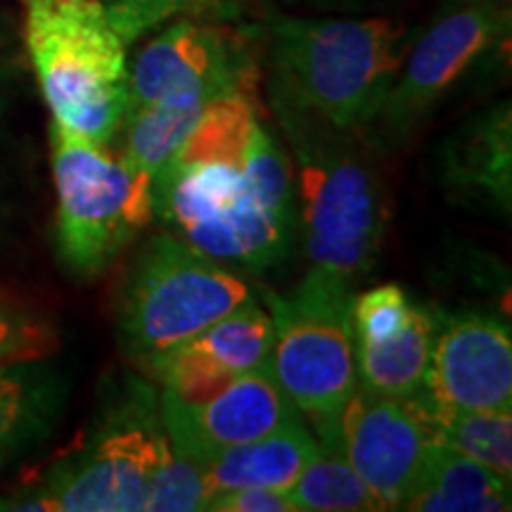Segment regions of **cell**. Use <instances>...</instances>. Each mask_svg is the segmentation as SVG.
<instances>
[{
  "label": "cell",
  "instance_id": "1",
  "mask_svg": "<svg viewBox=\"0 0 512 512\" xmlns=\"http://www.w3.org/2000/svg\"><path fill=\"white\" fill-rule=\"evenodd\" d=\"M152 219L221 264L261 271L285 259L297 233L292 164L254 91L209 102L152 178Z\"/></svg>",
  "mask_w": 512,
  "mask_h": 512
},
{
  "label": "cell",
  "instance_id": "2",
  "mask_svg": "<svg viewBox=\"0 0 512 512\" xmlns=\"http://www.w3.org/2000/svg\"><path fill=\"white\" fill-rule=\"evenodd\" d=\"M418 31L387 17L268 22L271 100L342 131L373 124Z\"/></svg>",
  "mask_w": 512,
  "mask_h": 512
},
{
  "label": "cell",
  "instance_id": "3",
  "mask_svg": "<svg viewBox=\"0 0 512 512\" xmlns=\"http://www.w3.org/2000/svg\"><path fill=\"white\" fill-rule=\"evenodd\" d=\"M294 155L297 230L311 264L344 280L373 266L387 207L368 147L358 131H342L297 107L271 100Z\"/></svg>",
  "mask_w": 512,
  "mask_h": 512
},
{
  "label": "cell",
  "instance_id": "4",
  "mask_svg": "<svg viewBox=\"0 0 512 512\" xmlns=\"http://www.w3.org/2000/svg\"><path fill=\"white\" fill-rule=\"evenodd\" d=\"M27 48L53 124L98 145L128 107V43L102 0H27Z\"/></svg>",
  "mask_w": 512,
  "mask_h": 512
},
{
  "label": "cell",
  "instance_id": "5",
  "mask_svg": "<svg viewBox=\"0 0 512 512\" xmlns=\"http://www.w3.org/2000/svg\"><path fill=\"white\" fill-rule=\"evenodd\" d=\"M169 448L159 394L138 377L100 413L98 425L74 456L57 463L41 489L12 510L57 512H138L159 460Z\"/></svg>",
  "mask_w": 512,
  "mask_h": 512
},
{
  "label": "cell",
  "instance_id": "6",
  "mask_svg": "<svg viewBox=\"0 0 512 512\" xmlns=\"http://www.w3.org/2000/svg\"><path fill=\"white\" fill-rule=\"evenodd\" d=\"M252 299L245 280L174 235H152L121 290L119 339L128 358L176 347Z\"/></svg>",
  "mask_w": 512,
  "mask_h": 512
},
{
  "label": "cell",
  "instance_id": "7",
  "mask_svg": "<svg viewBox=\"0 0 512 512\" xmlns=\"http://www.w3.org/2000/svg\"><path fill=\"white\" fill-rule=\"evenodd\" d=\"M57 190V247L79 275L112 264L152 219V181L107 150L50 124Z\"/></svg>",
  "mask_w": 512,
  "mask_h": 512
},
{
  "label": "cell",
  "instance_id": "8",
  "mask_svg": "<svg viewBox=\"0 0 512 512\" xmlns=\"http://www.w3.org/2000/svg\"><path fill=\"white\" fill-rule=\"evenodd\" d=\"M271 366L302 415L323 422L354 394V292L351 280L313 266L285 297H268Z\"/></svg>",
  "mask_w": 512,
  "mask_h": 512
},
{
  "label": "cell",
  "instance_id": "9",
  "mask_svg": "<svg viewBox=\"0 0 512 512\" xmlns=\"http://www.w3.org/2000/svg\"><path fill=\"white\" fill-rule=\"evenodd\" d=\"M510 36V5H448L415 36L392 91L373 124L387 140H403L437 102Z\"/></svg>",
  "mask_w": 512,
  "mask_h": 512
},
{
  "label": "cell",
  "instance_id": "10",
  "mask_svg": "<svg viewBox=\"0 0 512 512\" xmlns=\"http://www.w3.org/2000/svg\"><path fill=\"white\" fill-rule=\"evenodd\" d=\"M320 444L342 451L384 510H401L425 472L437 437L413 399L354 389L332 418L316 422Z\"/></svg>",
  "mask_w": 512,
  "mask_h": 512
},
{
  "label": "cell",
  "instance_id": "11",
  "mask_svg": "<svg viewBox=\"0 0 512 512\" xmlns=\"http://www.w3.org/2000/svg\"><path fill=\"white\" fill-rule=\"evenodd\" d=\"M254 64L230 29L183 17L143 48L128 67L126 112L181 93L219 98L254 91Z\"/></svg>",
  "mask_w": 512,
  "mask_h": 512
},
{
  "label": "cell",
  "instance_id": "12",
  "mask_svg": "<svg viewBox=\"0 0 512 512\" xmlns=\"http://www.w3.org/2000/svg\"><path fill=\"white\" fill-rule=\"evenodd\" d=\"M166 439L178 456L209 463L228 448L266 437L302 418L283 392L271 361L240 375L202 401H183L159 392Z\"/></svg>",
  "mask_w": 512,
  "mask_h": 512
},
{
  "label": "cell",
  "instance_id": "13",
  "mask_svg": "<svg viewBox=\"0 0 512 512\" xmlns=\"http://www.w3.org/2000/svg\"><path fill=\"white\" fill-rule=\"evenodd\" d=\"M427 399L446 408H512L510 328L486 313L437 318L427 370Z\"/></svg>",
  "mask_w": 512,
  "mask_h": 512
},
{
  "label": "cell",
  "instance_id": "14",
  "mask_svg": "<svg viewBox=\"0 0 512 512\" xmlns=\"http://www.w3.org/2000/svg\"><path fill=\"white\" fill-rule=\"evenodd\" d=\"M271 349V313L252 297L185 342L147 358L140 368L162 387L159 392L183 401H202L271 361Z\"/></svg>",
  "mask_w": 512,
  "mask_h": 512
},
{
  "label": "cell",
  "instance_id": "15",
  "mask_svg": "<svg viewBox=\"0 0 512 512\" xmlns=\"http://www.w3.org/2000/svg\"><path fill=\"white\" fill-rule=\"evenodd\" d=\"M512 121L510 105L467 124L451 140L444 159V181L467 200H479L496 209H510L512 197Z\"/></svg>",
  "mask_w": 512,
  "mask_h": 512
},
{
  "label": "cell",
  "instance_id": "16",
  "mask_svg": "<svg viewBox=\"0 0 512 512\" xmlns=\"http://www.w3.org/2000/svg\"><path fill=\"white\" fill-rule=\"evenodd\" d=\"M316 453L318 439H313V434L306 430L304 420L287 422L266 437L228 448L204 463L209 498L245 486L290 489Z\"/></svg>",
  "mask_w": 512,
  "mask_h": 512
},
{
  "label": "cell",
  "instance_id": "17",
  "mask_svg": "<svg viewBox=\"0 0 512 512\" xmlns=\"http://www.w3.org/2000/svg\"><path fill=\"white\" fill-rule=\"evenodd\" d=\"M434 335L437 316L413 304L394 332L370 342H354L358 387L387 399H411L425 387Z\"/></svg>",
  "mask_w": 512,
  "mask_h": 512
},
{
  "label": "cell",
  "instance_id": "18",
  "mask_svg": "<svg viewBox=\"0 0 512 512\" xmlns=\"http://www.w3.org/2000/svg\"><path fill=\"white\" fill-rule=\"evenodd\" d=\"M62 377L46 358L0 366V456L5 460L46 439L62 413Z\"/></svg>",
  "mask_w": 512,
  "mask_h": 512
},
{
  "label": "cell",
  "instance_id": "19",
  "mask_svg": "<svg viewBox=\"0 0 512 512\" xmlns=\"http://www.w3.org/2000/svg\"><path fill=\"white\" fill-rule=\"evenodd\" d=\"M401 510L503 512L510 510V482L444 444H434L425 472Z\"/></svg>",
  "mask_w": 512,
  "mask_h": 512
},
{
  "label": "cell",
  "instance_id": "20",
  "mask_svg": "<svg viewBox=\"0 0 512 512\" xmlns=\"http://www.w3.org/2000/svg\"><path fill=\"white\" fill-rule=\"evenodd\" d=\"M211 100L216 98L202 93H181L126 112L124 124L119 128L124 136V150H121L124 164L133 174L152 181L190 136Z\"/></svg>",
  "mask_w": 512,
  "mask_h": 512
},
{
  "label": "cell",
  "instance_id": "21",
  "mask_svg": "<svg viewBox=\"0 0 512 512\" xmlns=\"http://www.w3.org/2000/svg\"><path fill=\"white\" fill-rule=\"evenodd\" d=\"M411 399L425 415L439 444L477 460L512 482V408H446L437 406L422 392Z\"/></svg>",
  "mask_w": 512,
  "mask_h": 512
},
{
  "label": "cell",
  "instance_id": "22",
  "mask_svg": "<svg viewBox=\"0 0 512 512\" xmlns=\"http://www.w3.org/2000/svg\"><path fill=\"white\" fill-rule=\"evenodd\" d=\"M297 512H380L384 505L358 472L330 444H320L318 453L290 489Z\"/></svg>",
  "mask_w": 512,
  "mask_h": 512
},
{
  "label": "cell",
  "instance_id": "23",
  "mask_svg": "<svg viewBox=\"0 0 512 512\" xmlns=\"http://www.w3.org/2000/svg\"><path fill=\"white\" fill-rule=\"evenodd\" d=\"M57 342V330L46 313L0 292V366L48 358Z\"/></svg>",
  "mask_w": 512,
  "mask_h": 512
},
{
  "label": "cell",
  "instance_id": "24",
  "mask_svg": "<svg viewBox=\"0 0 512 512\" xmlns=\"http://www.w3.org/2000/svg\"><path fill=\"white\" fill-rule=\"evenodd\" d=\"M209 501L204 467L200 463L178 456L174 448H166L152 475L147 491L145 510L152 512H195L204 510Z\"/></svg>",
  "mask_w": 512,
  "mask_h": 512
},
{
  "label": "cell",
  "instance_id": "25",
  "mask_svg": "<svg viewBox=\"0 0 512 512\" xmlns=\"http://www.w3.org/2000/svg\"><path fill=\"white\" fill-rule=\"evenodd\" d=\"M114 29L126 43L178 15H200L216 10L223 0H102Z\"/></svg>",
  "mask_w": 512,
  "mask_h": 512
},
{
  "label": "cell",
  "instance_id": "26",
  "mask_svg": "<svg viewBox=\"0 0 512 512\" xmlns=\"http://www.w3.org/2000/svg\"><path fill=\"white\" fill-rule=\"evenodd\" d=\"M214 512H297L287 489H268V486H245L214 494L204 505Z\"/></svg>",
  "mask_w": 512,
  "mask_h": 512
},
{
  "label": "cell",
  "instance_id": "27",
  "mask_svg": "<svg viewBox=\"0 0 512 512\" xmlns=\"http://www.w3.org/2000/svg\"><path fill=\"white\" fill-rule=\"evenodd\" d=\"M448 5H510V0H448Z\"/></svg>",
  "mask_w": 512,
  "mask_h": 512
},
{
  "label": "cell",
  "instance_id": "28",
  "mask_svg": "<svg viewBox=\"0 0 512 512\" xmlns=\"http://www.w3.org/2000/svg\"><path fill=\"white\" fill-rule=\"evenodd\" d=\"M5 463H8V460H5L3 456H0V470H3V465H5Z\"/></svg>",
  "mask_w": 512,
  "mask_h": 512
}]
</instances>
